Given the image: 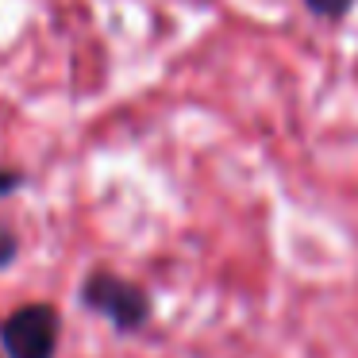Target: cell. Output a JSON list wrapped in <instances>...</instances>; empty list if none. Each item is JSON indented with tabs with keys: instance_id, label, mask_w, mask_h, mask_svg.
Here are the masks:
<instances>
[{
	"instance_id": "cell-3",
	"label": "cell",
	"mask_w": 358,
	"mask_h": 358,
	"mask_svg": "<svg viewBox=\"0 0 358 358\" xmlns=\"http://www.w3.org/2000/svg\"><path fill=\"white\" fill-rule=\"evenodd\" d=\"M304 8H308L316 20H327V24H335V20L350 16L355 0H304Z\"/></svg>"
},
{
	"instance_id": "cell-5",
	"label": "cell",
	"mask_w": 358,
	"mask_h": 358,
	"mask_svg": "<svg viewBox=\"0 0 358 358\" xmlns=\"http://www.w3.org/2000/svg\"><path fill=\"white\" fill-rule=\"evenodd\" d=\"M16 255H20V239H16V231L0 227V270L16 262Z\"/></svg>"
},
{
	"instance_id": "cell-1",
	"label": "cell",
	"mask_w": 358,
	"mask_h": 358,
	"mask_svg": "<svg viewBox=\"0 0 358 358\" xmlns=\"http://www.w3.org/2000/svg\"><path fill=\"white\" fill-rule=\"evenodd\" d=\"M81 304L96 316H104L120 335H131V331H143L155 316V301L150 293L139 285V281H127L124 273L116 270H89L85 281L78 289Z\"/></svg>"
},
{
	"instance_id": "cell-2",
	"label": "cell",
	"mask_w": 358,
	"mask_h": 358,
	"mask_svg": "<svg viewBox=\"0 0 358 358\" xmlns=\"http://www.w3.org/2000/svg\"><path fill=\"white\" fill-rule=\"evenodd\" d=\"M62 316L55 304L31 301L0 320V347L8 358H58Z\"/></svg>"
},
{
	"instance_id": "cell-4",
	"label": "cell",
	"mask_w": 358,
	"mask_h": 358,
	"mask_svg": "<svg viewBox=\"0 0 358 358\" xmlns=\"http://www.w3.org/2000/svg\"><path fill=\"white\" fill-rule=\"evenodd\" d=\"M27 185V173L16 170V166H0V201L12 193H20V189Z\"/></svg>"
}]
</instances>
